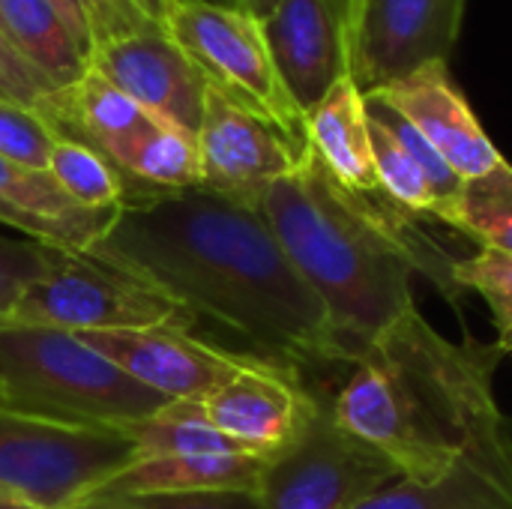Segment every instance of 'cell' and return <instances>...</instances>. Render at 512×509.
<instances>
[{
  "label": "cell",
  "mask_w": 512,
  "mask_h": 509,
  "mask_svg": "<svg viewBox=\"0 0 512 509\" xmlns=\"http://www.w3.org/2000/svg\"><path fill=\"white\" fill-rule=\"evenodd\" d=\"M306 132L312 153L336 183L357 195H384L372 156L366 102L351 78H342L306 114Z\"/></svg>",
  "instance_id": "ac0fdd59"
},
{
  "label": "cell",
  "mask_w": 512,
  "mask_h": 509,
  "mask_svg": "<svg viewBox=\"0 0 512 509\" xmlns=\"http://www.w3.org/2000/svg\"><path fill=\"white\" fill-rule=\"evenodd\" d=\"M372 198L336 183L309 150L303 165L270 183L258 204L273 237L324 303L351 363L417 306L411 279L426 264L405 237V222Z\"/></svg>",
  "instance_id": "3957f363"
},
{
  "label": "cell",
  "mask_w": 512,
  "mask_h": 509,
  "mask_svg": "<svg viewBox=\"0 0 512 509\" xmlns=\"http://www.w3.org/2000/svg\"><path fill=\"white\" fill-rule=\"evenodd\" d=\"M453 282L486 300L501 336V348L512 351V255L498 249H480L477 255L453 264Z\"/></svg>",
  "instance_id": "4316f807"
},
{
  "label": "cell",
  "mask_w": 512,
  "mask_h": 509,
  "mask_svg": "<svg viewBox=\"0 0 512 509\" xmlns=\"http://www.w3.org/2000/svg\"><path fill=\"white\" fill-rule=\"evenodd\" d=\"M213 3H222V6H231V9L249 12V15L261 18V21H264V18L279 6V0H213Z\"/></svg>",
  "instance_id": "836d02e7"
},
{
  "label": "cell",
  "mask_w": 512,
  "mask_h": 509,
  "mask_svg": "<svg viewBox=\"0 0 512 509\" xmlns=\"http://www.w3.org/2000/svg\"><path fill=\"white\" fill-rule=\"evenodd\" d=\"M57 90L60 87L48 81L39 69H33L0 30V99L24 105L30 111H42Z\"/></svg>",
  "instance_id": "1f68e13d"
},
{
  "label": "cell",
  "mask_w": 512,
  "mask_h": 509,
  "mask_svg": "<svg viewBox=\"0 0 512 509\" xmlns=\"http://www.w3.org/2000/svg\"><path fill=\"white\" fill-rule=\"evenodd\" d=\"M63 258L66 252L48 243L0 234V327L12 321L24 294L36 282L48 279L63 264Z\"/></svg>",
  "instance_id": "484cf974"
},
{
  "label": "cell",
  "mask_w": 512,
  "mask_h": 509,
  "mask_svg": "<svg viewBox=\"0 0 512 509\" xmlns=\"http://www.w3.org/2000/svg\"><path fill=\"white\" fill-rule=\"evenodd\" d=\"M144 459L120 429L0 411V489L42 509H81Z\"/></svg>",
  "instance_id": "5b68a950"
},
{
  "label": "cell",
  "mask_w": 512,
  "mask_h": 509,
  "mask_svg": "<svg viewBox=\"0 0 512 509\" xmlns=\"http://www.w3.org/2000/svg\"><path fill=\"white\" fill-rule=\"evenodd\" d=\"M396 483V465L345 432L324 405L294 444L267 459L258 498L264 509H357Z\"/></svg>",
  "instance_id": "ba28073f"
},
{
  "label": "cell",
  "mask_w": 512,
  "mask_h": 509,
  "mask_svg": "<svg viewBox=\"0 0 512 509\" xmlns=\"http://www.w3.org/2000/svg\"><path fill=\"white\" fill-rule=\"evenodd\" d=\"M363 102H366V114L369 117H375L405 150H408V156L417 162V168L423 171V177L429 180V186H432V195H435V201H438V207H435V216H441L447 207H450V201L459 195V189H462V177L444 162V156L396 111V108H390L387 102H381L378 96H363Z\"/></svg>",
  "instance_id": "83f0119b"
},
{
  "label": "cell",
  "mask_w": 512,
  "mask_h": 509,
  "mask_svg": "<svg viewBox=\"0 0 512 509\" xmlns=\"http://www.w3.org/2000/svg\"><path fill=\"white\" fill-rule=\"evenodd\" d=\"M360 9L363 0H279L261 21L273 63L303 114L351 78Z\"/></svg>",
  "instance_id": "9c48e42d"
},
{
  "label": "cell",
  "mask_w": 512,
  "mask_h": 509,
  "mask_svg": "<svg viewBox=\"0 0 512 509\" xmlns=\"http://www.w3.org/2000/svg\"><path fill=\"white\" fill-rule=\"evenodd\" d=\"M369 96H378L381 102L396 108L462 180L483 177L507 162L492 138L483 132L477 114L450 78V66L444 60L426 63Z\"/></svg>",
  "instance_id": "9a60e30c"
},
{
  "label": "cell",
  "mask_w": 512,
  "mask_h": 509,
  "mask_svg": "<svg viewBox=\"0 0 512 509\" xmlns=\"http://www.w3.org/2000/svg\"><path fill=\"white\" fill-rule=\"evenodd\" d=\"M54 141L57 132L39 111L0 99V159L24 168L48 171V156Z\"/></svg>",
  "instance_id": "f1b7e54d"
},
{
  "label": "cell",
  "mask_w": 512,
  "mask_h": 509,
  "mask_svg": "<svg viewBox=\"0 0 512 509\" xmlns=\"http://www.w3.org/2000/svg\"><path fill=\"white\" fill-rule=\"evenodd\" d=\"M198 150L201 189L258 207L264 189L297 171L312 147L297 144L267 117L210 87L198 129Z\"/></svg>",
  "instance_id": "30bf717a"
},
{
  "label": "cell",
  "mask_w": 512,
  "mask_h": 509,
  "mask_svg": "<svg viewBox=\"0 0 512 509\" xmlns=\"http://www.w3.org/2000/svg\"><path fill=\"white\" fill-rule=\"evenodd\" d=\"M120 207H84L48 171L0 159V225L63 252H87L114 225Z\"/></svg>",
  "instance_id": "2e32d148"
},
{
  "label": "cell",
  "mask_w": 512,
  "mask_h": 509,
  "mask_svg": "<svg viewBox=\"0 0 512 509\" xmlns=\"http://www.w3.org/2000/svg\"><path fill=\"white\" fill-rule=\"evenodd\" d=\"M84 345L108 357L126 375L144 387L162 393L171 402H207L225 387L255 354L243 348H225L198 339L183 327L150 330H105L78 333Z\"/></svg>",
  "instance_id": "7c38bea8"
},
{
  "label": "cell",
  "mask_w": 512,
  "mask_h": 509,
  "mask_svg": "<svg viewBox=\"0 0 512 509\" xmlns=\"http://www.w3.org/2000/svg\"><path fill=\"white\" fill-rule=\"evenodd\" d=\"M168 405L171 399L126 375L78 333L39 324L0 327V411L123 432Z\"/></svg>",
  "instance_id": "277c9868"
},
{
  "label": "cell",
  "mask_w": 512,
  "mask_h": 509,
  "mask_svg": "<svg viewBox=\"0 0 512 509\" xmlns=\"http://www.w3.org/2000/svg\"><path fill=\"white\" fill-rule=\"evenodd\" d=\"M195 315L159 288L96 261L87 252H66L63 264L36 282L18 303L9 324H39L66 333L195 327Z\"/></svg>",
  "instance_id": "52a82bcc"
},
{
  "label": "cell",
  "mask_w": 512,
  "mask_h": 509,
  "mask_svg": "<svg viewBox=\"0 0 512 509\" xmlns=\"http://www.w3.org/2000/svg\"><path fill=\"white\" fill-rule=\"evenodd\" d=\"M87 255L222 324L249 354L300 372L351 363L324 303L255 204L201 186L165 192L120 207Z\"/></svg>",
  "instance_id": "6da1fadb"
},
{
  "label": "cell",
  "mask_w": 512,
  "mask_h": 509,
  "mask_svg": "<svg viewBox=\"0 0 512 509\" xmlns=\"http://www.w3.org/2000/svg\"><path fill=\"white\" fill-rule=\"evenodd\" d=\"M468 0H363L351 81L363 96L408 72L450 60Z\"/></svg>",
  "instance_id": "8fae6325"
},
{
  "label": "cell",
  "mask_w": 512,
  "mask_h": 509,
  "mask_svg": "<svg viewBox=\"0 0 512 509\" xmlns=\"http://www.w3.org/2000/svg\"><path fill=\"white\" fill-rule=\"evenodd\" d=\"M0 30L9 45L60 90L90 72V54L48 0H0Z\"/></svg>",
  "instance_id": "44dd1931"
},
{
  "label": "cell",
  "mask_w": 512,
  "mask_h": 509,
  "mask_svg": "<svg viewBox=\"0 0 512 509\" xmlns=\"http://www.w3.org/2000/svg\"><path fill=\"white\" fill-rule=\"evenodd\" d=\"M366 120H369V138H372V156H375L381 192L405 213H432L435 216L438 201L432 195L429 180L417 168V162L375 117L366 114Z\"/></svg>",
  "instance_id": "d4e9b609"
},
{
  "label": "cell",
  "mask_w": 512,
  "mask_h": 509,
  "mask_svg": "<svg viewBox=\"0 0 512 509\" xmlns=\"http://www.w3.org/2000/svg\"><path fill=\"white\" fill-rule=\"evenodd\" d=\"M81 509H264L258 492H177V495H108Z\"/></svg>",
  "instance_id": "4dcf8cb0"
},
{
  "label": "cell",
  "mask_w": 512,
  "mask_h": 509,
  "mask_svg": "<svg viewBox=\"0 0 512 509\" xmlns=\"http://www.w3.org/2000/svg\"><path fill=\"white\" fill-rule=\"evenodd\" d=\"M168 3L171 0H84L96 45L120 36L165 30Z\"/></svg>",
  "instance_id": "f546056e"
},
{
  "label": "cell",
  "mask_w": 512,
  "mask_h": 509,
  "mask_svg": "<svg viewBox=\"0 0 512 509\" xmlns=\"http://www.w3.org/2000/svg\"><path fill=\"white\" fill-rule=\"evenodd\" d=\"M501 354L471 336L465 345L444 339L414 306L366 348L330 411L405 483L435 486L465 459L512 450L492 387Z\"/></svg>",
  "instance_id": "7a4b0ae2"
},
{
  "label": "cell",
  "mask_w": 512,
  "mask_h": 509,
  "mask_svg": "<svg viewBox=\"0 0 512 509\" xmlns=\"http://www.w3.org/2000/svg\"><path fill=\"white\" fill-rule=\"evenodd\" d=\"M39 114L51 123L57 135L93 147L117 171L138 138L159 123L156 114L120 93L93 69L78 84L57 90Z\"/></svg>",
  "instance_id": "e0dca14e"
},
{
  "label": "cell",
  "mask_w": 512,
  "mask_h": 509,
  "mask_svg": "<svg viewBox=\"0 0 512 509\" xmlns=\"http://www.w3.org/2000/svg\"><path fill=\"white\" fill-rule=\"evenodd\" d=\"M0 509H42V507H36L33 501H27V498H21V495H12V492H3V489H0Z\"/></svg>",
  "instance_id": "e575fe53"
},
{
  "label": "cell",
  "mask_w": 512,
  "mask_h": 509,
  "mask_svg": "<svg viewBox=\"0 0 512 509\" xmlns=\"http://www.w3.org/2000/svg\"><path fill=\"white\" fill-rule=\"evenodd\" d=\"M48 174L60 183L66 195H72L84 207H129L141 204V195L135 186L117 171L102 153L93 147L57 135L51 156H48Z\"/></svg>",
  "instance_id": "cb8c5ba5"
},
{
  "label": "cell",
  "mask_w": 512,
  "mask_h": 509,
  "mask_svg": "<svg viewBox=\"0 0 512 509\" xmlns=\"http://www.w3.org/2000/svg\"><path fill=\"white\" fill-rule=\"evenodd\" d=\"M357 509H512V450L459 462L441 483H396Z\"/></svg>",
  "instance_id": "ffe728a7"
},
{
  "label": "cell",
  "mask_w": 512,
  "mask_h": 509,
  "mask_svg": "<svg viewBox=\"0 0 512 509\" xmlns=\"http://www.w3.org/2000/svg\"><path fill=\"white\" fill-rule=\"evenodd\" d=\"M441 222L471 234L486 249L512 255V165L501 162L495 171L465 180Z\"/></svg>",
  "instance_id": "603a6c76"
},
{
  "label": "cell",
  "mask_w": 512,
  "mask_h": 509,
  "mask_svg": "<svg viewBox=\"0 0 512 509\" xmlns=\"http://www.w3.org/2000/svg\"><path fill=\"white\" fill-rule=\"evenodd\" d=\"M270 456H156L117 474L96 498L108 495H177V492H258Z\"/></svg>",
  "instance_id": "d6986e66"
},
{
  "label": "cell",
  "mask_w": 512,
  "mask_h": 509,
  "mask_svg": "<svg viewBox=\"0 0 512 509\" xmlns=\"http://www.w3.org/2000/svg\"><path fill=\"white\" fill-rule=\"evenodd\" d=\"M144 450V459L156 456H228V453H255L252 447L234 441L216 429L198 402H171L162 414L132 423L123 429ZM261 456V453H258Z\"/></svg>",
  "instance_id": "7402d4cb"
},
{
  "label": "cell",
  "mask_w": 512,
  "mask_h": 509,
  "mask_svg": "<svg viewBox=\"0 0 512 509\" xmlns=\"http://www.w3.org/2000/svg\"><path fill=\"white\" fill-rule=\"evenodd\" d=\"M165 30L201 69L207 87L267 117L288 138L309 147L306 114L273 63L261 18L213 0H171Z\"/></svg>",
  "instance_id": "8992f818"
},
{
  "label": "cell",
  "mask_w": 512,
  "mask_h": 509,
  "mask_svg": "<svg viewBox=\"0 0 512 509\" xmlns=\"http://www.w3.org/2000/svg\"><path fill=\"white\" fill-rule=\"evenodd\" d=\"M48 3H51V6L60 12V18L69 24L75 42H78L87 54H93L96 39H93V27H90V15H87L84 0H48Z\"/></svg>",
  "instance_id": "d6a6232c"
},
{
  "label": "cell",
  "mask_w": 512,
  "mask_h": 509,
  "mask_svg": "<svg viewBox=\"0 0 512 509\" xmlns=\"http://www.w3.org/2000/svg\"><path fill=\"white\" fill-rule=\"evenodd\" d=\"M201 408L234 441L261 456H276L303 435L324 402L306 387L300 369L255 357Z\"/></svg>",
  "instance_id": "4fadbf2b"
},
{
  "label": "cell",
  "mask_w": 512,
  "mask_h": 509,
  "mask_svg": "<svg viewBox=\"0 0 512 509\" xmlns=\"http://www.w3.org/2000/svg\"><path fill=\"white\" fill-rule=\"evenodd\" d=\"M90 69L159 120L198 138L210 87L168 30L99 42Z\"/></svg>",
  "instance_id": "5bb4252c"
}]
</instances>
